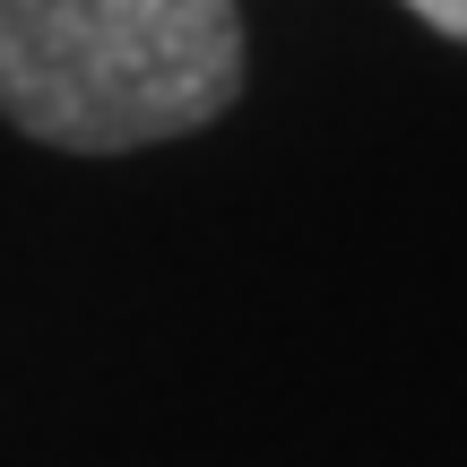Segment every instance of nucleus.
Here are the masks:
<instances>
[{"label":"nucleus","mask_w":467,"mask_h":467,"mask_svg":"<svg viewBox=\"0 0 467 467\" xmlns=\"http://www.w3.org/2000/svg\"><path fill=\"white\" fill-rule=\"evenodd\" d=\"M243 96L234 0H0V113L69 156L191 139Z\"/></svg>","instance_id":"obj_1"},{"label":"nucleus","mask_w":467,"mask_h":467,"mask_svg":"<svg viewBox=\"0 0 467 467\" xmlns=\"http://www.w3.org/2000/svg\"><path fill=\"white\" fill-rule=\"evenodd\" d=\"M407 9L424 17L433 35H451V44H467V0H407Z\"/></svg>","instance_id":"obj_2"}]
</instances>
